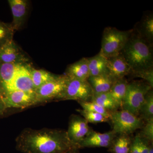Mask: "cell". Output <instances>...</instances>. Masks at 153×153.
Instances as JSON below:
<instances>
[{
  "label": "cell",
  "mask_w": 153,
  "mask_h": 153,
  "mask_svg": "<svg viewBox=\"0 0 153 153\" xmlns=\"http://www.w3.org/2000/svg\"><path fill=\"white\" fill-rule=\"evenodd\" d=\"M16 141L17 149L23 153H64L77 149L63 130L26 128Z\"/></svg>",
  "instance_id": "6da1fadb"
},
{
  "label": "cell",
  "mask_w": 153,
  "mask_h": 153,
  "mask_svg": "<svg viewBox=\"0 0 153 153\" xmlns=\"http://www.w3.org/2000/svg\"><path fill=\"white\" fill-rule=\"evenodd\" d=\"M130 67L131 71L153 68V44L132 30L121 52Z\"/></svg>",
  "instance_id": "7a4b0ae2"
},
{
  "label": "cell",
  "mask_w": 153,
  "mask_h": 153,
  "mask_svg": "<svg viewBox=\"0 0 153 153\" xmlns=\"http://www.w3.org/2000/svg\"><path fill=\"white\" fill-rule=\"evenodd\" d=\"M132 30L120 31L117 28L107 27L104 29L100 52L107 59L120 54L126 44Z\"/></svg>",
  "instance_id": "3957f363"
},
{
  "label": "cell",
  "mask_w": 153,
  "mask_h": 153,
  "mask_svg": "<svg viewBox=\"0 0 153 153\" xmlns=\"http://www.w3.org/2000/svg\"><path fill=\"white\" fill-rule=\"evenodd\" d=\"M152 88L145 81L136 80L128 82L122 109L137 116L147 93Z\"/></svg>",
  "instance_id": "277c9868"
},
{
  "label": "cell",
  "mask_w": 153,
  "mask_h": 153,
  "mask_svg": "<svg viewBox=\"0 0 153 153\" xmlns=\"http://www.w3.org/2000/svg\"><path fill=\"white\" fill-rule=\"evenodd\" d=\"M109 120L112 123V131L117 134L128 135L143 126L141 118L124 110L111 112Z\"/></svg>",
  "instance_id": "5b68a950"
},
{
  "label": "cell",
  "mask_w": 153,
  "mask_h": 153,
  "mask_svg": "<svg viewBox=\"0 0 153 153\" xmlns=\"http://www.w3.org/2000/svg\"><path fill=\"white\" fill-rule=\"evenodd\" d=\"M93 95V91L87 80L68 77L64 90L56 100L91 101Z\"/></svg>",
  "instance_id": "8992f818"
},
{
  "label": "cell",
  "mask_w": 153,
  "mask_h": 153,
  "mask_svg": "<svg viewBox=\"0 0 153 153\" xmlns=\"http://www.w3.org/2000/svg\"><path fill=\"white\" fill-rule=\"evenodd\" d=\"M68 77L65 74L58 75L57 78L38 88L35 91L38 104L57 100L64 90Z\"/></svg>",
  "instance_id": "52a82bcc"
},
{
  "label": "cell",
  "mask_w": 153,
  "mask_h": 153,
  "mask_svg": "<svg viewBox=\"0 0 153 153\" xmlns=\"http://www.w3.org/2000/svg\"><path fill=\"white\" fill-rule=\"evenodd\" d=\"M7 109L27 108L38 104L35 93L22 91H10L3 96Z\"/></svg>",
  "instance_id": "ba28073f"
},
{
  "label": "cell",
  "mask_w": 153,
  "mask_h": 153,
  "mask_svg": "<svg viewBox=\"0 0 153 153\" xmlns=\"http://www.w3.org/2000/svg\"><path fill=\"white\" fill-rule=\"evenodd\" d=\"M28 56L13 40L9 41L0 48V64H29Z\"/></svg>",
  "instance_id": "9c48e42d"
},
{
  "label": "cell",
  "mask_w": 153,
  "mask_h": 153,
  "mask_svg": "<svg viewBox=\"0 0 153 153\" xmlns=\"http://www.w3.org/2000/svg\"><path fill=\"white\" fill-rule=\"evenodd\" d=\"M91 131L85 119L79 116L73 115L69 120L66 132L71 142L78 149V144Z\"/></svg>",
  "instance_id": "30bf717a"
},
{
  "label": "cell",
  "mask_w": 153,
  "mask_h": 153,
  "mask_svg": "<svg viewBox=\"0 0 153 153\" xmlns=\"http://www.w3.org/2000/svg\"><path fill=\"white\" fill-rule=\"evenodd\" d=\"M29 66V64L20 65L6 93L13 90L35 93L36 89L30 75Z\"/></svg>",
  "instance_id": "8fae6325"
},
{
  "label": "cell",
  "mask_w": 153,
  "mask_h": 153,
  "mask_svg": "<svg viewBox=\"0 0 153 153\" xmlns=\"http://www.w3.org/2000/svg\"><path fill=\"white\" fill-rule=\"evenodd\" d=\"M117 134L111 131L100 133L91 130L78 145V149L85 148L110 147Z\"/></svg>",
  "instance_id": "7c38bea8"
},
{
  "label": "cell",
  "mask_w": 153,
  "mask_h": 153,
  "mask_svg": "<svg viewBox=\"0 0 153 153\" xmlns=\"http://www.w3.org/2000/svg\"><path fill=\"white\" fill-rule=\"evenodd\" d=\"M13 16L11 25L14 31L22 29L25 25L28 13L29 1L26 0H8Z\"/></svg>",
  "instance_id": "4fadbf2b"
},
{
  "label": "cell",
  "mask_w": 153,
  "mask_h": 153,
  "mask_svg": "<svg viewBox=\"0 0 153 153\" xmlns=\"http://www.w3.org/2000/svg\"><path fill=\"white\" fill-rule=\"evenodd\" d=\"M108 75L115 80L124 78L130 72V67L121 53L107 60Z\"/></svg>",
  "instance_id": "5bb4252c"
},
{
  "label": "cell",
  "mask_w": 153,
  "mask_h": 153,
  "mask_svg": "<svg viewBox=\"0 0 153 153\" xmlns=\"http://www.w3.org/2000/svg\"><path fill=\"white\" fill-rule=\"evenodd\" d=\"M64 74L68 78L87 80L89 77L87 57H82L68 65Z\"/></svg>",
  "instance_id": "9a60e30c"
},
{
  "label": "cell",
  "mask_w": 153,
  "mask_h": 153,
  "mask_svg": "<svg viewBox=\"0 0 153 153\" xmlns=\"http://www.w3.org/2000/svg\"><path fill=\"white\" fill-rule=\"evenodd\" d=\"M15 63L0 64V92L2 96L7 92L20 65Z\"/></svg>",
  "instance_id": "2e32d148"
},
{
  "label": "cell",
  "mask_w": 153,
  "mask_h": 153,
  "mask_svg": "<svg viewBox=\"0 0 153 153\" xmlns=\"http://www.w3.org/2000/svg\"><path fill=\"white\" fill-rule=\"evenodd\" d=\"M87 59L89 76L108 75L107 67V59L100 52L95 56L87 57Z\"/></svg>",
  "instance_id": "e0dca14e"
},
{
  "label": "cell",
  "mask_w": 153,
  "mask_h": 153,
  "mask_svg": "<svg viewBox=\"0 0 153 153\" xmlns=\"http://www.w3.org/2000/svg\"><path fill=\"white\" fill-rule=\"evenodd\" d=\"M92 88L94 94L109 92L115 80L108 75L90 76L87 79Z\"/></svg>",
  "instance_id": "ac0fdd59"
},
{
  "label": "cell",
  "mask_w": 153,
  "mask_h": 153,
  "mask_svg": "<svg viewBox=\"0 0 153 153\" xmlns=\"http://www.w3.org/2000/svg\"><path fill=\"white\" fill-rule=\"evenodd\" d=\"M128 82L125 77L116 80L109 93L118 108H122L123 102L126 93Z\"/></svg>",
  "instance_id": "d6986e66"
},
{
  "label": "cell",
  "mask_w": 153,
  "mask_h": 153,
  "mask_svg": "<svg viewBox=\"0 0 153 153\" xmlns=\"http://www.w3.org/2000/svg\"><path fill=\"white\" fill-rule=\"evenodd\" d=\"M29 70L34 87L36 90L47 82L57 78L58 75L43 70L37 69L29 66Z\"/></svg>",
  "instance_id": "ffe728a7"
},
{
  "label": "cell",
  "mask_w": 153,
  "mask_h": 153,
  "mask_svg": "<svg viewBox=\"0 0 153 153\" xmlns=\"http://www.w3.org/2000/svg\"><path fill=\"white\" fill-rule=\"evenodd\" d=\"M137 33L149 43L153 44V16L150 14L145 16L138 27L135 29Z\"/></svg>",
  "instance_id": "44dd1931"
},
{
  "label": "cell",
  "mask_w": 153,
  "mask_h": 153,
  "mask_svg": "<svg viewBox=\"0 0 153 153\" xmlns=\"http://www.w3.org/2000/svg\"><path fill=\"white\" fill-rule=\"evenodd\" d=\"M132 141L127 135H120L109 148L112 153H129Z\"/></svg>",
  "instance_id": "7402d4cb"
},
{
  "label": "cell",
  "mask_w": 153,
  "mask_h": 153,
  "mask_svg": "<svg viewBox=\"0 0 153 153\" xmlns=\"http://www.w3.org/2000/svg\"><path fill=\"white\" fill-rule=\"evenodd\" d=\"M91 101L98 104L110 112L115 111L118 109L109 92L97 94H94Z\"/></svg>",
  "instance_id": "603a6c76"
},
{
  "label": "cell",
  "mask_w": 153,
  "mask_h": 153,
  "mask_svg": "<svg viewBox=\"0 0 153 153\" xmlns=\"http://www.w3.org/2000/svg\"><path fill=\"white\" fill-rule=\"evenodd\" d=\"M142 119L148 121L153 118V91L152 89L148 91L145 100L141 107L139 114Z\"/></svg>",
  "instance_id": "cb8c5ba5"
},
{
  "label": "cell",
  "mask_w": 153,
  "mask_h": 153,
  "mask_svg": "<svg viewBox=\"0 0 153 153\" xmlns=\"http://www.w3.org/2000/svg\"><path fill=\"white\" fill-rule=\"evenodd\" d=\"M14 32L11 24L0 21V48L13 40Z\"/></svg>",
  "instance_id": "d4e9b609"
},
{
  "label": "cell",
  "mask_w": 153,
  "mask_h": 153,
  "mask_svg": "<svg viewBox=\"0 0 153 153\" xmlns=\"http://www.w3.org/2000/svg\"><path fill=\"white\" fill-rule=\"evenodd\" d=\"M77 111L82 116L88 123L96 124L106 122L109 120L108 118L97 113L88 111L83 109L77 110Z\"/></svg>",
  "instance_id": "484cf974"
},
{
  "label": "cell",
  "mask_w": 153,
  "mask_h": 153,
  "mask_svg": "<svg viewBox=\"0 0 153 153\" xmlns=\"http://www.w3.org/2000/svg\"><path fill=\"white\" fill-rule=\"evenodd\" d=\"M78 103L82 107V109L88 111L97 113L109 119L110 111L107 110L100 105L91 101H79Z\"/></svg>",
  "instance_id": "4316f807"
},
{
  "label": "cell",
  "mask_w": 153,
  "mask_h": 153,
  "mask_svg": "<svg viewBox=\"0 0 153 153\" xmlns=\"http://www.w3.org/2000/svg\"><path fill=\"white\" fill-rule=\"evenodd\" d=\"M128 75L134 78H142L152 87H153V68L137 71H131Z\"/></svg>",
  "instance_id": "83f0119b"
},
{
  "label": "cell",
  "mask_w": 153,
  "mask_h": 153,
  "mask_svg": "<svg viewBox=\"0 0 153 153\" xmlns=\"http://www.w3.org/2000/svg\"><path fill=\"white\" fill-rule=\"evenodd\" d=\"M146 123L143 128L141 134L139 135L142 139L152 143L153 140V118L147 121Z\"/></svg>",
  "instance_id": "f1b7e54d"
},
{
  "label": "cell",
  "mask_w": 153,
  "mask_h": 153,
  "mask_svg": "<svg viewBox=\"0 0 153 153\" xmlns=\"http://www.w3.org/2000/svg\"><path fill=\"white\" fill-rule=\"evenodd\" d=\"M140 142V137L139 135H138L132 141L129 153H141Z\"/></svg>",
  "instance_id": "f546056e"
},
{
  "label": "cell",
  "mask_w": 153,
  "mask_h": 153,
  "mask_svg": "<svg viewBox=\"0 0 153 153\" xmlns=\"http://www.w3.org/2000/svg\"><path fill=\"white\" fill-rule=\"evenodd\" d=\"M150 146L149 142L142 139L141 138L140 152L141 153H149Z\"/></svg>",
  "instance_id": "4dcf8cb0"
},
{
  "label": "cell",
  "mask_w": 153,
  "mask_h": 153,
  "mask_svg": "<svg viewBox=\"0 0 153 153\" xmlns=\"http://www.w3.org/2000/svg\"><path fill=\"white\" fill-rule=\"evenodd\" d=\"M7 111V109L4 102L2 95L0 92V116L3 115Z\"/></svg>",
  "instance_id": "1f68e13d"
},
{
  "label": "cell",
  "mask_w": 153,
  "mask_h": 153,
  "mask_svg": "<svg viewBox=\"0 0 153 153\" xmlns=\"http://www.w3.org/2000/svg\"><path fill=\"white\" fill-rule=\"evenodd\" d=\"M64 153H79V152L77 149H71L67 151V152Z\"/></svg>",
  "instance_id": "d6a6232c"
},
{
  "label": "cell",
  "mask_w": 153,
  "mask_h": 153,
  "mask_svg": "<svg viewBox=\"0 0 153 153\" xmlns=\"http://www.w3.org/2000/svg\"><path fill=\"white\" fill-rule=\"evenodd\" d=\"M149 153H153V148L152 144L150 146L149 150Z\"/></svg>",
  "instance_id": "836d02e7"
}]
</instances>
